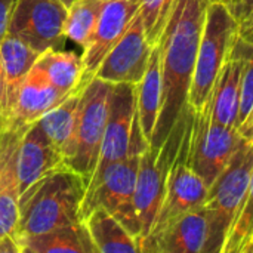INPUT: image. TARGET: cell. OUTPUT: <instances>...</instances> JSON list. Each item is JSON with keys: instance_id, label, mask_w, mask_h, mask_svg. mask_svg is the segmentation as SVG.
<instances>
[{"instance_id": "6da1fadb", "label": "cell", "mask_w": 253, "mask_h": 253, "mask_svg": "<svg viewBox=\"0 0 253 253\" xmlns=\"http://www.w3.org/2000/svg\"><path fill=\"white\" fill-rule=\"evenodd\" d=\"M211 0H176L160 37L163 101L150 147L157 150L188 111V92Z\"/></svg>"}, {"instance_id": "7a4b0ae2", "label": "cell", "mask_w": 253, "mask_h": 253, "mask_svg": "<svg viewBox=\"0 0 253 253\" xmlns=\"http://www.w3.org/2000/svg\"><path fill=\"white\" fill-rule=\"evenodd\" d=\"M86 191L84 178L68 168L55 170L36 182L19 196L15 240L82 221L80 209Z\"/></svg>"}, {"instance_id": "3957f363", "label": "cell", "mask_w": 253, "mask_h": 253, "mask_svg": "<svg viewBox=\"0 0 253 253\" xmlns=\"http://www.w3.org/2000/svg\"><path fill=\"white\" fill-rule=\"evenodd\" d=\"M237 36V18L224 1L211 0L188 92V110L191 113H203L209 108L215 84L233 53Z\"/></svg>"}, {"instance_id": "277c9868", "label": "cell", "mask_w": 253, "mask_h": 253, "mask_svg": "<svg viewBox=\"0 0 253 253\" xmlns=\"http://www.w3.org/2000/svg\"><path fill=\"white\" fill-rule=\"evenodd\" d=\"M252 172L253 144L245 141L208 190L203 205L209 219L208 253H222L228 231L248 191Z\"/></svg>"}, {"instance_id": "5b68a950", "label": "cell", "mask_w": 253, "mask_h": 253, "mask_svg": "<svg viewBox=\"0 0 253 253\" xmlns=\"http://www.w3.org/2000/svg\"><path fill=\"white\" fill-rule=\"evenodd\" d=\"M113 83L93 77L83 89L73 138L64 153L68 169L80 173L89 184L98 163L110 111Z\"/></svg>"}, {"instance_id": "8992f818", "label": "cell", "mask_w": 253, "mask_h": 253, "mask_svg": "<svg viewBox=\"0 0 253 253\" xmlns=\"http://www.w3.org/2000/svg\"><path fill=\"white\" fill-rule=\"evenodd\" d=\"M148 147L136 113V84L116 83L110 98V111L101 144L98 163L87 188L111 165H116L132 154H141Z\"/></svg>"}, {"instance_id": "52a82bcc", "label": "cell", "mask_w": 253, "mask_h": 253, "mask_svg": "<svg viewBox=\"0 0 253 253\" xmlns=\"http://www.w3.org/2000/svg\"><path fill=\"white\" fill-rule=\"evenodd\" d=\"M141 154H132L127 159L111 165L99 179L87 188L80 209L82 221L90 211L102 208L139 243L141 222L135 209V187Z\"/></svg>"}, {"instance_id": "ba28073f", "label": "cell", "mask_w": 253, "mask_h": 253, "mask_svg": "<svg viewBox=\"0 0 253 253\" xmlns=\"http://www.w3.org/2000/svg\"><path fill=\"white\" fill-rule=\"evenodd\" d=\"M188 116L190 110L172 129V132L160 145V148L154 150L148 145L139 157L135 187V209L141 222L139 243L150 234L156 216L159 213L166 191L168 175L176 156L182 133L185 130Z\"/></svg>"}, {"instance_id": "9c48e42d", "label": "cell", "mask_w": 253, "mask_h": 253, "mask_svg": "<svg viewBox=\"0 0 253 253\" xmlns=\"http://www.w3.org/2000/svg\"><path fill=\"white\" fill-rule=\"evenodd\" d=\"M245 141L236 127L211 120V105L203 113H191L188 162L208 188L227 168Z\"/></svg>"}, {"instance_id": "30bf717a", "label": "cell", "mask_w": 253, "mask_h": 253, "mask_svg": "<svg viewBox=\"0 0 253 253\" xmlns=\"http://www.w3.org/2000/svg\"><path fill=\"white\" fill-rule=\"evenodd\" d=\"M190 123H191V113L188 116L185 130L182 133L176 156L173 159V163L168 175L166 191H165V197L160 205L159 213L156 216V221L153 224L150 234L142 242L159 236L176 219H179L185 213L205 205L209 188L205 184V181L196 173V170L191 168L188 162Z\"/></svg>"}, {"instance_id": "8fae6325", "label": "cell", "mask_w": 253, "mask_h": 253, "mask_svg": "<svg viewBox=\"0 0 253 253\" xmlns=\"http://www.w3.org/2000/svg\"><path fill=\"white\" fill-rule=\"evenodd\" d=\"M67 6L59 0H16L7 33L43 53L64 44Z\"/></svg>"}, {"instance_id": "7c38bea8", "label": "cell", "mask_w": 253, "mask_h": 253, "mask_svg": "<svg viewBox=\"0 0 253 253\" xmlns=\"http://www.w3.org/2000/svg\"><path fill=\"white\" fill-rule=\"evenodd\" d=\"M153 47L145 36L142 18L138 12L122 39L105 55L93 77L113 84H138L145 74Z\"/></svg>"}, {"instance_id": "4fadbf2b", "label": "cell", "mask_w": 253, "mask_h": 253, "mask_svg": "<svg viewBox=\"0 0 253 253\" xmlns=\"http://www.w3.org/2000/svg\"><path fill=\"white\" fill-rule=\"evenodd\" d=\"M27 127L12 117H0V240L13 236L18 222V154Z\"/></svg>"}, {"instance_id": "5bb4252c", "label": "cell", "mask_w": 253, "mask_h": 253, "mask_svg": "<svg viewBox=\"0 0 253 253\" xmlns=\"http://www.w3.org/2000/svg\"><path fill=\"white\" fill-rule=\"evenodd\" d=\"M139 12V0H104L95 31L83 49L84 80H92L99 64L122 39Z\"/></svg>"}, {"instance_id": "9a60e30c", "label": "cell", "mask_w": 253, "mask_h": 253, "mask_svg": "<svg viewBox=\"0 0 253 253\" xmlns=\"http://www.w3.org/2000/svg\"><path fill=\"white\" fill-rule=\"evenodd\" d=\"M208 253L209 219L205 206H200L173 224L159 236L141 243L139 253Z\"/></svg>"}, {"instance_id": "2e32d148", "label": "cell", "mask_w": 253, "mask_h": 253, "mask_svg": "<svg viewBox=\"0 0 253 253\" xmlns=\"http://www.w3.org/2000/svg\"><path fill=\"white\" fill-rule=\"evenodd\" d=\"M62 168H67L62 154L46 138L37 122L28 125L21 139L18 154L19 196L44 176Z\"/></svg>"}, {"instance_id": "e0dca14e", "label": "cell", "mask_w": 253, "mask_h": 253, "mask_svg": "<svg viewBox=\"0 0 253 253\" xmlns=\"http://www.w3.org/2000/svg\"><path fill=\"white\" fill-rule=\"evenodd\" d=\"M71 93L56 89L39 68L33 67L21 86L10 117L21 125H33L47 111L65 101Z\"/></svg>"}, {"instance_id": "ac0fdd59", "label": "cell", "mask_w": 253, "mask_h": 253, "mask_svg": "<svg viewBox=\"0 0 253 253\" xmlns=\"http://www.w3.org/2000/svg\"><path fill=\"white\" fill-rule=\"evenodd\" d=\"M243 58L233 49V53L224 65L211 101V120L228 127L237 129L240 110Z\"/></svg>"}, {"instance_id": "d6986e66", "label": "cell", "mask_w": 253, "mask_h": 253, "mask_svg": "<svg viewBox=\"0 0 253 253\" xmlns=\"http://www.w3.org/2000/svg\"><path fill=\"white\" fill-rule=\"evenodd\" d=\"M42 53L31 49L16 37L6 34L0 42V56L3 61L4 82H6V99H4V116L10 117L18 101L21 86L33 70L36 61Z\"/></svg>"}, {"instance_id": "ffe728a7", "label": "cell", "mask_w": 253, "mask_h": 253, "mask_svg": "<svg viewBox=\"0 0 253 253\" xmlns=\"http://www.w3.org/2000/svg\"><path fill=\"white\" fill-rule=\"evenodd\" d=\"M163 101V82H162V61L159 43L153 47L148 67L142 80L136 84V113L141 132L145 141L151 142Z\"/></svg>"}, {"instance_id": "44dd1931", "label": "cell", "mask_w": 253, "mask_h": 253, "mask_svg": "<svg viewBox=\"0 0 253 253\" xmlns=\"http://www.w3.org/2000/svg\"><path fill=\"white\" fill-rule=\"evenodd\" d=\"M16 243L21 253H98L83 221L55 228L39 236L24 237Z\"/></svg>"}, {"instance_id": "7402d4cb", "label": "cell", "mask_w": 253, "mask_h": 253, "mask_svg": "<svg viewBox=\"0 0 253 253\" xmlns=\"http://www.w3.org/2000/svg\"><path fill=\"white\" fill-rule=\"evenodd\" d=\"M83 222L98 253H139L138 240L105 209L90 211Z\"/></svg>"}, {"instance_id": "603a6c76", "label": "cell", "mask_w": 253, "mask_h": 253, "mask_svg": "<svg viewBox=\"0 0 253 253\" xmlns=\"http://www.w3.org/2000/svg\"><path fill=\"white\" fill-rule=\"evenodd\" d=\"M44 77L61 92L71 93L82 84L90 82L84 80V68L82 56L73 52H62L59 49L44 50L34 64Z\"/></svg>"}, {"instance_id": "cb8c5ba5", "label": "cell", "mask_w": 253, "mask_h": 253, "mask_svg": "<svg viewBox=\"0 0 253 253\" xmlns=\"http://www.w3.org/2000/svg\"><path fill=\"white\" fill-rule=\"evenodd\" d=\"M87 83L82 84L65 101H62L59 105H56L55 108H52L50 111H47L44 116H42L37 120V125L40 126V129L43 130L46 138L59 150L62 157H64V153L73 138L77 117H79L82 93Z\"/></svg>"}, {"instance_id": "d4e9b609", "label": "cell", "mask_w": 253, "mask_h": 253, "mask_svg": "<svg viewBox=\"0 0 253 253\" xmlns=\"http://www.w3.org/2000/svg\"><path fill=\"white\" fill-rule=\"evenodd\" d=\"M104 0H77L67 12L65 37L84 49L101 15Z\"/></svg>"}, {"instance_id": "484cf974", "label": "cell", "mask_w": 253, "mask_h": 253, "mask_svg": "<svg viewBox=\"0 0 253 253\" xmlns=\"http://www.w3.org/2000/svg\"><path fill=\"white\" fill-rule=\"evenodd\" d=\"M253 246V172L243 203L233 221L222 253H251Z\"/></svg>"}, {"instance_id": "4316f807", "label": "cell", "mask_w": 253, "mask_h": 253, "mask_svg": "<svg viewBox=\"0 0 253 253\" xmlns=\"http://www.w3.org/2000/svg\"><path fill=\"white\" fill-rule=\"evenodd\" d=\"M175 1L176 0H139V15L145 36L153 46L160 42Z\"/></svg>"}, {"instance_id": "83f0119b", "label": "cell", "mask_w": 253, "mask_h": 253, "mask_svg": "<svg viewBox=\"0 0 253 253\" xmlns=\"http://www.w3.org/2000/svg\"><path fill=\"white\" fill-rule=\"evenodd\" d=\"M234 50L243 58V74H242V90H240V110H239V122L240 125L246 122L253 110V44L243 43L237 39L234 44Z\"/></svg>"}, {"instance_id": "f1b7e54d", "label": "cell", "mask_w": 253, "mask_h": 253, "mask_svg": "<svg viewBox=\"0 0 253 253\" xmlns=\"http://www.w3.org/2000/svg\"><path fill=\"white\" fill-rule=\"evenodd\" d=\"M224 1L231 13L237 18V21H242L253 10V0H221Z\"/></svg>"}, {"instance_id": "f546056e", "label": "cell", "mask_w": 253, "mask_h": 253, "mask_svg": "<svg viewBox=\"0 0 253 253\" xmlns=\"http://www.w3.org/2000/svg\"><path fill=\"white\" fill-rule=\"evenodd\" d=\"M16 0H0V42L7 33V24Z\"/></svg>"}, {"instance_id": "4dcf8cb0", "label": "cell", "mask_w": 253, "mask_h": 253, "mask_svg": "<svg viewBox=\"0 0 253 253\" xmlns=\"http://www.w3.org/2000/svg\"><path fill=\"white\" fill-rule=\"evenodd\" d=\"M237 39L243 43L253 44V10L242 21H239V36Z\"/></svg>"}, {"instance_id": "1f68e13d", "label": "cell", "mask_w": 253, "mask_h": 253, "mask_svg": "<svg viewBox=\"0 0 253 253\" xmlns=\"http://www.w3.org/2000/svg\"><path fill=\"white\" fill-rule=\"evenodd\" d=\"M237 130H239V133H240L248 142L253 144V110L252 113L249 114V117L246 119V122H245L243 125H240Z\"/></svg>"}, {"instance_id": "d6a6232c", "label": "cell", "mask_w": 253, "mask_h": 253, "mask_svg": "<svg viewBox=\"0 0 253 253\" xmlns=\"http://www.w3.org/2000/svg\"><path fill=\"white\" fill-rule=\"evenodd\" d=\"M4 99H6V82H4L3 61L0 56V117L4 116Z\"/></svg>"}, {"instance_id": "836d02e7", "label": "cell", "mask_w": 253, "mask_h": 253, "mask_svg": "<svg viewBox=\"0 0 253 253\" xmlns=\"http://www.w3.org/2000/svg\"><path fill=\"white\" fill-rule=\"evenodd\" d=\"M59 1H61L64 6H67V9H68V7H70L74 1H77V0H59Z\"/></svg>"}, {"instance_id": "e575fe53", "label": "cell", "mask_w": 253, "mask_h": 253, "mask_svg": "<svg viewBox=\"0 0 253 253\" xmlns=\"http://www.w3.org/2000/svg\"><path fill=\"white\" fill-rule=\"evenodd\" d=\"M251 253H253V246H252V251H251Z\"/></svg>"}]
</instances>
